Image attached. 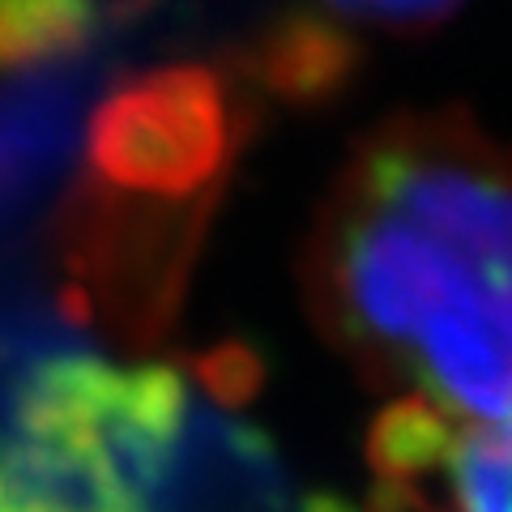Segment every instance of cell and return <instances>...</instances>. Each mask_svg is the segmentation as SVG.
<instances>
[{"label":"cell","instance_id":"obj_5","mask_svg":"<svg viewBox=\"0 0 512 512\" xmlns=\"http://www.w3.org/2000/svg\"><path fill=\"white\" fill-rule=\"evenodd\" d=\"M359 30L342 26L333 13H286L269 26L256 43L248 73L261 82L278 103H329L350 86L359 73Z\"/></svg>","mask_w":512,"mask_h":512},{"label":"cell","instance_id":"obj_4","mask_svg":"<svg viewBox=\"0 0 512 512\" xmlns=\"http://www.w3.org/2000/svg\"><path fill=\"white\" fill-rule=\"evenodd\" d=\"M163 512H355L342 495H295L265 431L222 410H192Z\"/></svg>","mask_w":512,"mask_h":512},{"label":"cell","instance_id":"obj_10","mask_svg":"<svg viewBox=\"0 0 512 512\" xmlns=\"http://www.w3.org/2000/svg\"><path fill=\"white\" fill-rule=\"evenodd\" d=\"M192 372H197L201 389L210 393L214 410H239L248 406L265 384V363L248 342H222L214 350L192 359Z\"/></svg>","mask_w":512,"mask_h":512},{"label":"cell","instance_id":"obj_8","mask_svg":"<svg viewBox=\"0 0 512 512\" xmlns=\"http://www.w3.org/2000/svg\"><path fill=\"white\" fill-rule=\"evenodd\" d=\"M107 18L77 0H0V69H35L82 52Z\"/></svg>","mask_w":512,"mask_h":512},{"label":"cell","instance_id":"obj_9","mask_svg":"<svg viewBox=\"0 0 512 512\" xmlns=\"http://www.w3.org/2000/svg\"><path fill=\"white\" fill-rule=\"evenodd\" d=\"M448 512H512V419L457 431Z\"/></svg>","mask_w":512,"mask_h":512},{"label":"cell","instance_id":"obj_11","mask_svg":"<svg viewBox=\"0 0 512 512\" xmlns=\"http://www.w3.org/2000/svg\"><path fill=\"white\" fill-rule=\"evenodd\" d=\"M342 26H380L384 35H427V30L444 26L448 18H457V5H329Z\"/></svg>","mask_w":512,"mask_h":512},{"label":"cell","instance_id":"obj_3","mask_svg":"<svg viewBox=\"0 0 512 512\" xmlns=\"http://www.w3.org/2000/svg\"><path fill=\"white\" fill-rule=\"evenodd\" d=\"M244 137V107L214 69L167 64L120 82L86 128L90 188L150 210L205 214Z\"/></svg>","mask_w":512,"mask_h":512},{"label":"cell","instance_id":"obj_6","mask_svg":"<svg viewBox=\"0 0 512 512\" xmlns=\"http://www.w3.org/2000/svg\"><path fill=\"white\" fill-rule=\"evenodd\" d=\"M77 77L35 82L0 99V227L22 210L26 192L64 154V133L73 120Z\"/></svg>","mask_w":512,"mask_h":512},{"label":"cell","instance_id":"obj_2","mask_svg":"<svg viewBox=\"0 0 512 512\" xmlns=\"http://www.w3.org/2000/svg\"><path fill=\"white\" fill-rule=\"evenodd\" d=\"M188 414L171 363L43 355L0 393V512H163Z\"/></svg>","mask_w":512,"mask_h":512},{"label":"cell","instance_id":"obj_7","mask_svg":"<svg viewBox=\"0 0 512 512\" xmlns=\"http://www.w3.org/2000/svg\"><path fill=\"white\" fill-rule=\"evenodd\" d=\"M453 444L457 423L423 397L402 393L367 427V466L376 470V487L414 491L423 478L448 466Z\"/></svg>","mask_w":512,"mask_h":512},{"label":"cell","instance_id":"obj_1","mask_svg":"<svg viewBox=\"0 0 512 512\" xmlns=\"http://www.w3.org/2000/svg\"><path fill=\"white\" fill-rule=\"evenodd\" d=\"M320 333L470 427L512 419V150L414 111L350 150L308 239Z\"/></svg>","mask_w":512,"mask_h":512}]
</instances>
